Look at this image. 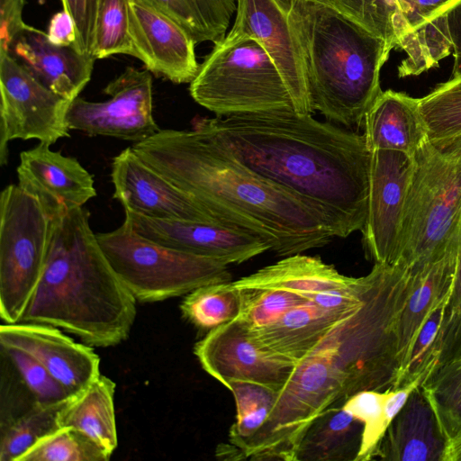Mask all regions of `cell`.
<instances>
[{"instance_id": "1", "label": "cell", "mask_w": 461, "mask_h": 461, "mask_svg": "<svg viewBox=\"0 0 461 461\" xmlns=\"http://www.w3.org/2000/svg\"><path fill=\"white\" fill-rule=\"evenodd\" d=\"M362 303L339 320L294 366L269 418L242 459L294 461L301 438L323 411L363 391L393 389L401 368L400 320L412 269L375 263Z\"/></svg>"}, {"instance_id": "2", "label": "cell", "mask_w": 461, "mask_h": 461, "mask_svg": "<svg viewBox=\"0 0 461 461\" xmlns=\"http://www.w3.org/2000/svg\"><path fill=\"white\" fill-rule=\"evenodd\" d=\"M193 129L315 205L335 238L363 230L371 160L364 134L294 111L202 118Z\"/></svg>"}, {"instance_id": "3", "label": "cell", "mask_w": 461, "mask_h": 461, "mask_svg": "<svg viewBox=\"0 0 461 461\" xmlns=\"http://www.w3.org/2000/svg\"><path fill=\"white\" fill-rule=\"evenodd\" d=\"M131 148L221 224L262 238L278 257L322 248L335 238L315 205L253 172L194 129L160 130Z\"/></svg>"}, {"instance_id": "4", "label": "cell", "mask_w": 461, "mask_h": 461, "mask_svg": "<svg viewBox=\"0 0 461 461\" xmlns=\"http://www.w3.org/2000/svg\"><path fill=\"white\" fill-rule=\"evenodd\" d=\"M89 217L77 207L53 219L46 265L21 321L51 325L107 348L128 338L137 300L105 258Z\"/></svg>"}, {"instance_id": "5", "label": "cell", "mask_w": 461, "mask_h": 461, "mask_svg": "<svg viewBox=\"0 0 461 461\" xmlns=\"http://www.w3.org/2000/svg\"><path fill=\"white\" fill-rule=\"evenodd\" d=\"M312 104L347 128L364 124L383 92L380 73L394 49L333 0H289Z\"/></svg>"}, {"instance_id": "6", "label": "cell", "mask_w": 461, "mask_h": 461, "mask_svg": "<svg viewBox=\"0 0 461 461\" xmlns=\"http://www.w3.org/2000/svg\"><path fill=\"white\" fill-rule=\"evenodd\" d=\"M461 226V135L427 140L413 155L397 264L417 267L440 258Z\"/></svg>"}, {"instance_id": "7", "label": "cell", "mask_w": 461, "mask_h": 461, "mask_svg": "<svg viewBox=\"0 0 461 461\" xmlns=\"http://www.w3.org/2000/svg\"><path fill=\"white\" fill-rule=\"evenodd\" d=\"M189 92L198 104L220 117L295 112L276 67L252 39L214 43Z\"/></svg>"}, {"instance_id": "8", "label": "cell", "mask_w": 461, "mask_h": 461, "mask_svg": "<svg viewBox=\"0 0 461 461\" xmlns=\"http://www.w3.org/2000/svg\"><path fill=\"white\" fill-rule=\"evenodd\" d=\"M111 267L137 301L154 303L186 295L207 285L231 281L227 264L145 239L125 224L97 233Z\"/></svg>"}, {"instance_id": "9", "label": "cell", "mask_w": 461, "mask_h": 461, "mask_svg": "<svg viewBox=\"0 0 461 461\" xmlns=\"http://www.w3.org/2000/svg\"><path fill=\"white\" fill-rule=\"evenodd\" d=\"M53 219L18 185L0 194V317L20 322L41 278Z\"/></svg>"}, {"instance_id": "10", "label": "cell", "mask_w": 461, "mask_h": 461, "mask_svg": "<svg viewBox=\"0 0 461 461\" xmlns=\"http://www.w3.org/2000/svg\"><path fill=\"white\" fill-rule=\"evenodd\" d=\"M0 165L8 163V143L35 139L52 145L68 138L72 101L52 92L0 49Z\"/></svg>"}, {"instance_id": "11", "label": "cell", "mask_w": 461, "mask_h": 461, "mask_svg": "<svg viewBox=\"0 0 461 461\" xmlns=\"http://www.w3.org/2000/svg\"><path fill=\"white\" fill-rule=\"evenodd\" d=\"M104 102L74 99L67 121L69 130L140 142L161 129L153 116L152 78L149 70L128 67L104 89Z\"/></svg>"}, {"instance_id": "12", "label": "cell", "mask_w": 461, "mask_h": 461, "mask_svg": "<svg viewBox=\"0 0 461 461\" xmlns=\"http://www.w3.org/2000/svg\"><path fill=\"white\" fill-rule=\"evenodd\" d=\"M289 12V0H237L233 25L223 41H258L280 73L295 112L312 114L306 67Z\"/></svg>"}, {"instance_id": "13", "label": "cell", "mask_w": 461, "mask_h": 461, "mask_svg": "<svg viewBox=\"0 0 461 461\" xmlns=\"http://www.w3.org/2000/svg\"><path fill=\"white\" fill-rule=\"evenodd\" d=\"M194 353L203 369L227 389L248 382L279 391L295 366L257 342L239 318L208 331Z\"/></svg>"}, {"instance_id": "14", "label": "cell", "mask_w": 461, "mask_h": 461, "mask_svg": "<svg viewBox=\"0 0 461 461\" xmlns=\"http://www.w3.org/2000/svg\"><path fill=\"white\" fill-rule=\"evenodd\" d=\"M413 157L395 150L371 151L367 213L361 230L375 263L397 264L404 203Z\"/></svg>"}, {"instance_id": "15", "label": "cell", "mask_w": 461, "mask_h": 461, "mask_svg": "<svg viewBox=\"0 0 461 461\" xmlns=\"http://www.w3.org/2000/svg\"><path fill=\"white\" fill-rule=\"evenodd\" d=\"M113 198L142 216L221 224L202 204L146 164L129 147L112 162Z\"/></svg>"}, {"instance_id": "16", "label": "cell", "mask_w": 461, "mask_h": 461, "mask_svg": "<svg viewBox=\"0 0 461 461\" xmlns=\"http://www.w3.org/2000/svg\"><path fill=\"white\" fill-rule=\"evenodd\" d=\"M123 224L156 243L230 264H240L271 251L262 238L217 223L167 221L125 212Z\"/></svg>"}, {"instance_id": "17", "label": "cell", "mask_w": 461, "mask_h": 461, "mask_svg": "<svg viewBox=\"0 0 461 461\" xmlns=\"http://www.w3.org/2000/svg\"><path fill=\"white\" fill-rule=\"evenodd\" d=\"M3 349H17L39 361L71 396L86 389L100 375V357L91 346L76 342L59 328L36 322L0 327Z\"/></svg>"}, {"instance_id": "18", "label": "cell", "mask_w": 461, "mask_h": 461, "mask_svg": "<svg viewBox=\"0 0 461 461\" xmlns=\"http://www.w3.org/2000/svg\"><path fill=\"white\" fill-rule=\"evenodd\" d=\"M18 185L33 196L51 219L83 207L96 196L93 176L73 157L39 142L20 154Z\"/></svg>"}, {"instance_id": "19", "label": "cell", "mask_w": 461, "mask_h": 461, "mask_svg": "<svg viewBox=\"0 0 461 461\" xmlns=\"http://www.w3.org/2000/svg\"><path fill=\"white\" fill-rule=\"evenodd\" d=\"M395 48L405 58L398 77L422 74L437 67L452 52L448 13L461 0H391Z\"/></svg>"}, {"instance_id": "20", "label": "cell", "mask_w": 461, "mask_h": 461, "mask_svg": "<svg viewBox=\"0 0 461 461\" xmlns=\"http://www.w3.org/2000/svg\"><path fill=\"white\" fill-rule=\"evenodd\" d=\"M133 56L157 77L191 83L198 73L193 38L177 23L136 0H130Z\"/></svg>"}, {"instance_id": "21", "label": "cell", "mask_w": 461, "mask_h": 461, "mask_svg": "<svg viewBox=\"0 0 461 461\" xmlns=\"http://www.w3.org/2000/svg\"><path fill=\"white\" fill-rule=\"evenodd\" d=\"M4 50L44 86L69 101L90 81L95 60L74 45L52 43L47 33L26 23Z\"/></svg>"}, {"instance_id": "22", "label": "cell", "mask_w": 461, "mask_h": 461, "mask_svg": "<svg viewBox=\"0 0 461 461\" xmlns=\"http://www.w3.org/2000/svg\"><path fill=\"white\" fill-rule=\"evenodd\" d=\"M458 243L459 239L440 258L411 267L412 288L400 320L399 375L426 321L435 311L447 305L451 298L458 265Z\"/></svg>"}, {"instance_id": "23", "label": "cell", "mask_w": 461, "mask_h": 461, "mask_svg": "<svg viewBox=\"0 0 461 461\" xmlns=\"http://www.w3.org/2000/svg\"><path fill=\"white\" fill-rule=\"evenodd\" d=\"M446 444L433 410L419 385L388 426L375 459L442 461Z\"/></svg>"}, {"instance_id": "24", "label": "cell", "mask_w": 461, "mask_h": 461, "mask_svg": "<svg viewBox=\"0 0 461 461\" xmlns=\"http://www.w3.org/2000/svg\"><path fill=\"white\" fill-rule=\"evenodd\" d=\"M364 128L370 151L395 150L413 157L429 140L419 98L391 89L376 98L365 116Z\"/></svg>"}, {"instance_id": "25", "label": "cell", "mask_w": 461, "mask_h": 461, "mask_svg": "<svg viewBox=\"0 0 461 461\" xmlns=\"http://www.w3.org/2000/svg\"><path fill=\"white\" fill-rule=\"evenodd\" d=\"M350 312L325 308L313 296L286 311L270 324L249 330L262 347L296 365Z\"/></svg>"}, {"instance_id": "26", "label": "cell", "mask_w": 461, "mask_h": 461, "mask_svg": "<svg viewBox=\"0 0 461 461\" xmlns=\"http://www.w3.org/2000/svg\"><path fill=\"white\" fill-rule=\"evenodd\" d=\"M357 277L340 274L319 257L295 254L233 281L238 287H269L293 290L305 294L347 287Z\"/></svg>"}, {"instance_id": "27", "label": "cell", "mask_w": 461, "mask_h": 461, "mask_svg": "<svg viewBox=\"0 0 461 461\" xmlns=\"http://www.w3.org/2000/svg\"><path fill=\"white\" fill-rule=\"evenodd\" d=\"M363 429V423L343 406L328 409L304 432L294 461L357 460Z\"/></svg>"}, {"instance_id": "28", "label": "cell", "mask_w": 461, "mask_h": 461, "mask_svg": "<svg viewBox=\"0 0 461 461\" xmlns=\"http://www.w3.org/2000/svg\"><path fill=\"white\" fill-rule=\"evenodd\" d=\"M115 383L100 375L63 407L60 427H72L112 456L118 445L114 411Z\"/></svg>"}, {"instance_id": "29", "label": "cell", "mask_w": 461, "mask_h": 461, "mask_svg": "<svg viewBox=\"0 0 461 461\" xmlns=\"http://www.w3.org/2000/svg\"><path fill=\"white\" fill-rule=\"evenodd\" d=\"M136 1L174 21L195 43L223 40L237 8V0Z\"/></svg>"}, {"instance_id": "30", "label": "cell", "mask_w": 461, "mask_h": 461, "mask_svg": "<svg viewBox=\"0 0 461 461\" xmlns=\"http://www.w3.org/2000/svg\"><path fill=\"white\" fill-rule=\"evenodd\" d=\"M236 402V420L229 433L230 445L219 447L217 456L240 460L242 452L267 423L275 405L277 392L267 386L248 383H232L229 389Z\"/></svg>"}, {"instance_id": "31", "label": "cell", "mask_w": 461, "mask_h": 461, "mask_svg": "<svg viewBox=\"0 0 461 461\" xmlns=\"http://www.w3.org/2000/svg\"><path fill=\"white\" fill-rule=\"evenodd\" d=\"M447 441L461 432V354L439 364L420 384Z\"/></svg>"}, {"instance_id": "32", "label": "cell", "mask_w": 461, "mask_h": 461, "mask_svg": "<svg viewBox=\"0 0 461 461\" xmlns=\"http://www.w3.org/2000/svg\"><path fill=\"white\" fill-rule=\"evenodd\" d=\"M180 310L186 321L208 332L240 316V292L233 281L203 285L185 295Z\"/></svg>"}, {"instance_id": "33", "label": "cell", "mask_w": 461, "mask_h": 461, "mask_svg": "<svg viewBox=\"0 0 461 461\" xmlns=\"http://www.w3.org/2000/svg\"><path fill=\"white\" fill-rule=\"evenodd\" d=\"M71 398L58 402L35 401L28 411L16 418L4 431L0 460L18 461L41 438L60 428V412Z\"/></svg>"}, {"instance_id": "34", "label": "cell", "mask_w": 461, "mask_h": 461, "mask_svg": "<svg viewBox=\"0 0 461 461\" xmlns=\"http://www.w3.org/2000/svg\"><path fill=\"white\" fill-rule=\"evenodd\" d=\"M419 107L430 141L461 135V71L419 98Z\"/></svg>"}, {"instance_id": "35", "label": "cell", "mask_w": 461, "mask_h": 461, "mask_svg": "<svg viewBox=\"0 0 461 461\" xmlns=\"http://www.w3.org/2000/svg\"><path fill=\"white\" fill-rule=\"evenodd\" d=\"M130 0H99L92 56L105 59L114 54L133 56Z\"/></svg>"}, {"instance_id": "36", "label": "cell", "mask_w": 461, "mask_h": 461, "mask_svg": "<svg viewBox=\"0 0 461 461\" xmlns=\"http://www.w3.org/2000/svg\"><path fill=\"white\" fill-rule=\"evenodd\" d=\"M110 457L81 431L60 427L36 442L18 461H107Z\"/></svg>"}, {"instance_id": "37", "label": "cell", "mask_w": 461, "mask_h": 461, "mask_svg": "<svg viewBox=\"0 0 461 461\" xmlns=\"http://www.w3.org/2000/svg\"><path fill=\"white\" fill-rule=\"evenodd\" d=\"M446 307L435 311L420 330L409 360L401 371L393 389L421 379L422 381L438 365L441 354V328L446 315Z\"/></svg>"}, {"instance_id": "38", "label": "cell", "mask_w": 461, "mask_h": 461, "mask_svg": "<svg viewBox=\"0 0 461 461\" xmlns=\"http://www.w3.org/2000/svg\"><path fill=\"white\" fill-rule=\"evenodd\" d=\"M385 392L363 391L349 398L344 408L364 425L357 461L375 459L378 446L388 428L384 415Z\"/></svg>"}, {"instance_id": "39", "label": "cell", "mask_w": 461, "mask_h": 461, "mask_svg": "<svg viewBox=\"0 0 461 461\" xmlns=\"http://www.w3.org/2000/svg\"><path fill=\"white\" fill-rule=\"evenodd\" d=\"M4 350L35 401L58 402L73 397L35 358L17 349Z\"/></svg>"}, {"instance_id": "40", "label": "cell", "mask_w": 461, "mask_h": 461, "mask_svg": "<svg viewBox=\"0 0 461 461\" xmlns=\"http://www.w3.org/2000/svg\"><path fill=\"white\" fill-rule=\"evenodd\" d=\"M63 7L72 18L77 34L76 48L91 54L96 12L99 0H61Z\"/></svg>"}, {"instance_id": "41", "label": "cell", "mask_w": 461, "mask_h": 461, "mask_svg": "<svg viewBox=\"0 0 461 461\" xmlns=\"http://www.w3.org/2000/svg\"><path fill=\"white\" fill-rule=\"evenodd\" d=\"M24 0H0V49L5 50L13 36L24 24Z\"/></svg>"}, {"instance_id": "42", "label": "cell", "mask_w": 461, "mask_h": 461, "mask_svg": "<svg viewBox=\"0 0 461 461\" xmlns=\"http://www.w3.org/2000/svg\"><path fill=\"white\" fill-rule=\"evenodd\" d=\"M49 40L59 46L76 47L77 34L71 16L65 11L56 13L50 19L48 32Z\"/></svg>"}, {"instance_id": "43", "label": "cell", "mask_w": 461, "mask_h": 461, "mask_svg": "<svg viewBox=\"0 0 461 461\" xmlns=\"http://www.w3.org/2000/svg\"><path fill=\"white\" fill-rule=\"evenodd\" d=\"M448 30L454 65L452 73L461 71V1L448 13Z\"/></svg>"}, {"instance_id": "44", "label": "cell", "mask_w": 461, "mask_h": 461, "mask_svg": "<svg viewBox=\"0 0 461 461\" xmlns=\"http://www.w3.org/2000/svg\"><path fill=\"white\" fill-rule=\"evenodd\" d=\"M442 461H461V432L447 441Z\"/></svg>"}]
</instances>
